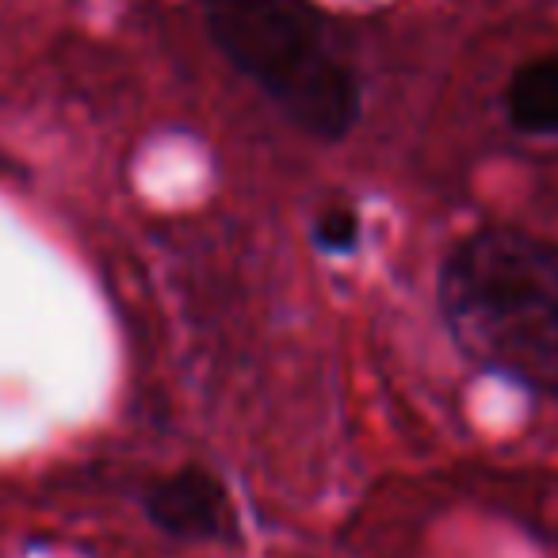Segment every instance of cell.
<instances>
[{"label": "cell", "mask_w": 558, "mask_h": 558, "mask_svg": "<svg viewBox=\"0 0 558 558\" xmlns=\"http://www.w3.org/2000/svg\"><path fill=\"white\" fill-rule=\"evenodd\" d=\"M436 299L463 356L558 398V245L512 226L474 230L444 256Z\"/></svg>", "instance_id": "1"}, {"label": "cell", "mask_w": 558, "mask_h": 558, "mask_svg": "<svg viewBox=\"0 0 558 558\" xmlns=\"http://www.w3.org/2000/svg\"><path fill=\"white\" fill-rule=\"evenodd\" d=\"M226 62L248 77L299 131L337 142L360 116V81L337 54L311 0H203Z\"/></svg>", "instance_id": "2"}, {"label": "cell", "mask_w": 558, "mask_h": 558, "mask_svg": "<svg viewBox=\"0 0 558 558\" xmlns=\"http://www.w3.org/2000/svg\"><path fill=\"white\" fill-rule=\"evenodd\" d=\"M146 512L161 532L180 535V539H233L238 535L230 494L215 474L199 466L157 478L146 494Z\"/></svg>", "instance_id": "3"}, {"label": "cell", "mask_w": 558, "mask_h": 558, "mask_svg": "<svg viewBox=\"0 0 558 558\" xmlns=\"http://www.w3.org/2000/svg\"><path fill=\"white\" fill-rule=\"evenodd\" d=\"M505 111L517 131L558 134V58L520 65L505 88Z\"/></svg>", "instance_id": "4"}, {"label": "cell", "mask_w": 558, "mask_h": 558, "mask_svg": "<svg viewBox=\"0 0 558 558\" xmlns=\"http://www.w3.org/2000/svg\"><path fill=\"white\" fill-rule=\"evenodd\" d=\"M314 241H318V248H326V253H352L360 241V218L356 210L349 207H329L318 215V222H314Z\"/></svg>", "instance_id": "5"}]
</instances>
